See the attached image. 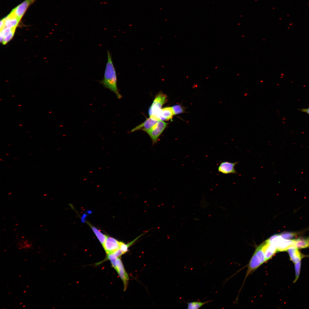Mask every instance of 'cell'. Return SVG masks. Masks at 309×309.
I'll return each mask as SVG.
<instances>
[{
	"label": "cell",
	"instance_id": "d6986e66",
	"mask_svg": "<svg viewBox=\"0 0 309 309\" xmlns=\"http://www.w3.org/2000/svg\"><path fill=\"white\" fill-rule=\"evenodd\" d=\"M15 28L11 29L8 28H5L0 30V37L1 42H2L4 37L9 33L13 29Z\"/></svg>",
	"mask_w": 309,
	"mask_h": 309
},
{
	"label": "cell",
	"instance_id": "7c38bea8",
	"mask_svg": "<svg viewBox=\"0 0 309 309\" xmlns=\"http://www.w3.org/2000/svg\"><path fill=\"white\" fill-rule=\"evenodd\" d=\"M158 120L150 116L143 123L136 126L131 130V132H134L139 130H142L145 132L150 129Z\"/></svg>",
	"mask_w": 309,
	"mask_h": 309
},
{
	"label": "cell",
	"instance_id": "7402d4cb",
	"mask_svg": "<svg viewBox=\"0 0 309 309\" xmlns=\"http://www.w3.org/2000/svg\"><path fill=\"white\" fill-rule=\"evenodd\" d=\"M301 264V261L295 264L294 267L295 271L296 278L294 282H296L299 277L300 272Z\"/></svg>",
	"mask_w": 309,
	"mask_h": 309
},
{
	"label": "cell",
	"instance_id": "f1b7e54d",
	"mask_svg": "<svg viewBox=\"0 0 309 309\" xmlns=\"http://www.w3.org/2000/svg\"><path fill=\"white\" fill-rule=\"evenodd\" d=\"M11 292H9V293L8 294H11Z\"/></svg>",
	"mask_w": 309,
	"mask_h": 309
},
{
	"label": "cell",
	"instance_id": "f546056e",
	"mask_svg": "<svg viewBox=\"0 0 309 309\" xmlns=\"http://www.w3.org/2000/svg\"><path fill=\"white\" fill-rule=\"evenodd\" d=\"M29 287V286H27V288H28V287Z\"/></svg>",
	"mask_w": 309,
	"mask_h": 309
},
{
	"label": "cell",
	"instance_id": "cb8c5ba5",
	"mask_svg": "<svg viewBox=\"0 0 309 309\" xmlns=\"http://www.w3.org/2000/svg\"><path fill=\"white\" fill-rule=\"evenodd\" d=\"M302 112H305L309 115V107L307 108H304L300 110Z\"/></svg>",
	"mask_w": 309,
	"mask_h": 309
},
{
	"label": "cell",
	"instance_id": "4316f807",
	"mask_svg": "<svg viewBox=\"0 0 309 309\" xmlns=\"http://www.w3.org/2000/svg\"><path fill=\"white\" fill-rule=\"evenodd\" d=\"M26 292V291H23V293H25V292Z\"/></svg>",
	"mask_w": 309,
	"mask_h": 309
},
{
	"label": "cell",
	"instance_id": "d4e9b609",
	"mask_svg": "<svg viewBox=\"0 0 309 309\" xmlns=\"http://www.w3.org/2000/svg\"><path fill=\"white\" fill-rule=\"evenodd\" d=\"M25 306H26V305H23V307H25Z\"/></svg>",
	"mask_w": 309,
	"mask_h": 309
},
{
	"label": "cell",
	"instance_id": "5bb4252c",
	"mask_svg": "<svg viewBox=\"0 0 309 309\" xmlns=\"http://www.w3.org/2000/svg\"><path fill=\"white\" fill-rule=\"evenodd\" d=\"M3 19L4 23V28L11 29L16 28L20 20L11 12L7 16Z\"/></svg>",
	"mask_w": 309,
	"mask_h": 309
},
{
	"label": "cell",
	"instance_id": "603a6c76",
	"mask_svg": "<svg viewBox=\"0 0 309 309\" xmlns=\"http://www.w3.org/2000/svg\"><path fill=\"white\" fill-rule=\"evenodd\" d=\"M15 29L16 28L13 29L9 33L4 37L2 42L3 44H6L12 38L14 35Z\"/></svg>",
	"mask_w": 309,
	"mask_h": 309
},
{
	"label": "cell",
	"instance_id": "836d02e7",
	"mask_svg": "<svg viewBox=\"0 0 309 309\" xmlns=\"http://www.w3.org/2000/svg\"><path fill=\"white\" fill-rule=\"evenodd\" d=\"M42 268V267H41V268H40V269H41Z\"/></svg>",
	"mask_w": 309,
	"mask_h": 309
},
{
	"label": "cell",
	"instance_id": "277c9868",
	"mask_svg": "<svg viewBox=\"0 0 309 309\" xmlns=\"http://www.w3.org/2000/svg\"><path fill=\"white\" fill-rule=\"evenodd\" d=\"M167 123L159 120L150 129L146 132L152 141L153 144L156 143L158 138L166 127Z\"/></svg>",
	"mask_w": 309,
	"mask_h": 309
},
{
	"label": "cell",
	"instance_id": "d6a6232c",
	"mask_svg": "<svg viewBox=\"0 0 309 309\" xmlns=\"http://www.w3.org/2000/svg\"><path fill=\"white\" fill-rule=\"evenodd\" d=\"M43 270H45V269L44 268V269H43Z\"/></svg>",
	"mask_w": 309,
	"mask_h": 309
},
{
	"label": "cell",
	"instance_id": "3957f363",
	"mask_svg": "<svg viewBox=\"0 0 309 309\" xmlns=\"http://www.w3.org/2000/svg\"><path fill=\"white\" fill-rule=\"evenodd\" d=\"M267 240L275 246L277 252L286 251L290 246L294 245L293 239H285L282 238L280 234L273 235Z\"/></svg>",
	"mask_w": 309,
	"mask_h": 309
},
{
	"label": "cell",
	"instance_id": "4dcf8cb0",
	"mask_svg": "<svg viewBox=\"0 0 309 309\" xmlns=\"http://www.w3.org/2000/svg\"><path fill=\"white\" fill-rule=\"evenodd\" d=\"M27 260V259H25L24 260H25V261H26V260Z\"/></svg>",
	"mask_w": 309,
	"mask_h": 309
},
{
	"label": "cell",
	"instance_id": "6da1fadb",
	"mask_svg": "<svg viewBox=\"0 0 309 309\" xmlns=\"http://www.w3.org/2000/svg\"><path fill=\"white\" fill-rule=\"evenodd\" d=\"M107 61L106 64L104 78L99 81L106 88L113 92L117 98L120 99L122 96L119 92L117 86V78L112 55L108 50L107 51Z\"/></svg>",
	"mask_w": 309,
	"mask_h": 309
},
{
	"label": "cell",
	"instance_id": "9c48e42d",
	"mask_svg": "<svg viewBox=\"0 0 309 309\" xmlns=\"http://www.w3.org/2000/svg\"><path fill=\"white\" fill-rule=\"evenodd\" d=\"M116 265L115 269L123 282L125 290L126 288L128 280V275L124 269L121 260L118 258L116 260Z\"/></svg>",
	"mask_w": 309,
	"mask_h": 309
},
{
	"label": "cell",
	"instance_id": "8fae6325",
	"mask_svg": "<svg viewBox=\"0 0 309 309\" xmlns=\"http://www.w3.org/2000/svg\"><path fill=\"white\" fill-rule=\"evenodd\" d=\"M286 251L288 253L290 260L294 264L300 261L302 259L307 256L302 254L294 245L290 246Z\"/></svg>",
	"mask_w": 309,
	"mask_h": 309
},
{
	"label": "cell",
	"instance_id": "4fadbf2b",
	"mask_svg": "<svg viewBox=\"0 0 309 309\" xmlns=\"http://www.w3.org/2000/svg\"><path fill=\"white\" fill-rule=\"evenodd\" d=\"M264 243V250L266 262L272 258L275 254L277 252L275 246L270 243L267 240Z\"/></svg>",
	"mask_w": 309,
	"mask_h": 309
},
{
	"label": "cell",
	"instance_id": "2e32d148",
	"mask_svg": "<svg viewBox=\"0 0 309 309\" xmlns=\"http://www.w3.org/2000/svg\"><path fill=\"white\" fill-rule=\"evenodd\" d=\"M213 300H209L204 302L200 301H193L186 302L187 304V309H198L205 304L213 301Z\"/></svg>",
	"mask_w": 309,
	"mask_h": 309
},
{
	"label": "cell",
	"instance_id": "9a60e30c",
	"mask_svg": "<svg viewBox=\"0 0 309 309\" xmlns=\"http://www.w3.org/2000/svg\"><path fill=\"white\" fill-rule=\"evenodd\" d=\"M293 240L294 245L298 249L309 247V235L307 237L300 236Z\"/></svg>",
	"mask_w": 309,
	"mask_h": 309
},
{
	"label": "cell",
	"instance_id": "83f0119b",
	"mask_svg": "<svg viewBox=\"0 0 309 309\" xmlns=\"http://www.w3.org/2000/svg\"><path fill=\"white\" fill-rule=\"evenodd\" d=\"M23 303V302L20 303V304H21Z\"/></svg>",
	"mask_w": 309,
	"mask_h": 309
},
{
	"label": "cell",
	"instance_id": "44dd1931",
	"mask_svg": "<svg viewBox=\"0 0 309 309\" xmlns=\"http://www.w3.org/2000/svg\"><path fill=\"white\" fill-rule=\"evenodd\" d=\"M174 115L178 114L183 113L184 110L181 105H177L172 107Z\"/></svg>",
	"mask_w": 309,
	"mask_h": 309
},
{
	"label": "cell",
	"instance_id": "8d00e7d4",
	"mask_svg": "<svg viewBox=\"0 0 309 309\" xmlns=\"http://www.w3.org/2000/svg\"><path fill=\"white\" fill-rule=\"evenodd\" d=\"M16 308H15L14 309H16Z\"/></svg>",
	"mask_w": 309,
	"mask_h": 309
},
{
	"label": "cell",
	"instance_id": "8992f818",
	"mask_svg": "<svg viewBox=\"0 0 309 309\" xmlns=\"http://www.w3.org/2000/svg\"><path fill=\"white\" fill-rule=\"evenodd\" d=\"M238 163V162L234 163L228 161L222 162L218 167V171L225 174H237L235 167Z\"/></svg>",
	"mask_w": 309,
	"mask_h": 309
},
{
	"label": "cell",
	"instance_id": "7a4b0ae2",
	"mask_svg": "<svg viewBox=\"0 0 309 309\" xmlns=\"http://www.w3.org/2000/svg\"><path fill=\"white\" fill-rule=\"evenodd\" d=\"M264 246L263 242L256 248L248 264L246 278L266 262Z\"/></svg>",
	"mask_w": 309,
	"mask_h": 309
},
{
	"label": "cell",
	"instance_id": "484cf974",
	"mask_svg": "<svg viewBox=\"0 0 309 309\" xmlns=\"http://www.w3.org/2000/svg\"><path fill=\"white\" fill-rule=\"evenodd\" d=\"M18 297V296L15 297V298H17Z\"/></svg>",
	"mask_w": 309,
	"mask_h": 309
},
{
	"label": "cell",
	"instance_id": "30bf717a",
	"mask_svg": "<svg viewBox=\"0 0 309 309\" xmlns=\"http://www.w3.org/2000/svg\"><path fill=\"white\" fill-rule=\"evenodd\" d=\"M174 115L172 107L161 108L155 116H151L158 120H168L171 119Z\"/></svg>",
	"mask_w": 309,
	"mask_h": 309
},
{
	"label": "cell",
	"instance_id": "e575fe53",
	"mask_svg": "<svg viewBox=\"0 0 309 309\" xmlns=\"http://www.w3.org/2000/svg\"><path fill=\"white\" fill-rule=\"evenodd\" d=\"M9 286H7V287H8Z\"/></svg>",
	"mask_w": 309,
	"mask_h": 309
},
{
	"label": "cell",
	"instance_id": "ac0fdd59",
	"mask_svg": "<svg viewBox=\"0 0 309 309\" xmlns=\"http://www.w3.org/2000/svg\"><path fill=\"white\" fill-rule=\"evenodd\" d=\"M300 233V232H284L280 234L285 239L291 240L298 236Z\"/></svg>",
	"mask_w": 309,
	"mask_h": 309
},
{
	"label": "cell",
	"instance_id": "1f68e13d",
	"mask_svg": "<svg viewBox=\"0 0 309 309\" xmlns=\"http://www.w3.org/2000/svg\"><path fill=\"white\" fill-rule=\"evenodd\" d=\"M21 276V275H20V276H19V277H20Z\"/></svg>",
	"mask_w": 309,
	"mask_h": 309
},
{
	"label": "cell",
	"instance_id": "d590c367",
	"mask_svg": "<svg viewBox=\"0 0 309 309\" xmlns=\"http://www.w3.org/2000/svg\"><path fill=\"white\" fill-rule=\"evenodd\" d=\"M54 261H55L54 260V261H53V262H54Z\"/></svg>",
	"mask_w": 309,
	"mask_h": 309
},
{
	"label": "cell",
	"instance_id": "ba28073f",
	"mask_svg": "<svg viewBox=\"0 0 309 309\" xmlns=\"http://www.w3.org/2000/svg\"><path fill=\"white\" fill-rule=\"evenodd\" d=\"M120 242L110 237H107L103 245L107 254L111 253L120 248Z\"/></svg>",
	"mask_w": 309,
	"mask_h": 309
},
{
	"label": "cell",
	"instance_id": "52a82bcc",
	"mask_svg": "<svg viewBox=\"0 0 309 309\" xmlns=\"http://www.w3.org/2000/svg\"><path fill=\"white\" fill-rule=\"evenodd\" d=\"M35 0H25L13 9L11 12L20 20L27 8Z\"/></svg>",
	"mask_w": 309,
	"mask_h": 309
},
{
	"label": "cell",
	"instance_id": "ffe728a7",
	"mask_svg": "<svg viewBox=\"0 0 309 309\" xmlns=\"http://www.w3.org/2000/svg\"><path fill=\"white\" fill-rule=\"evenodd\" d=\"M134 242V241L133 240L128 244H126L123 242H120V248L124 254L128 251L129 247Z\"/></svg>",
	"mask_w": 309,
	"mask_h": 309
},
{
	"label": "cell",
	"instance_id": "5b68a950",
	"mask_svg": "<svg viewBox=\"0 0 309 309\" xmlns=\"http://www.w3.org/2000/svg\"><path fill=\"white\" fill-rule=\"evenodd\" d=\"M167 100V96L161 92H160L155 96L153 102L149 109L150 116L156 115L161 109L163 105Z\"/></svg>",
	"mask_w": 309,
	"mask_h": 309
},
{
	"label": "cell",
	"instance_id": "e0dca14e",
	"mask_svg": "<svg viewBox=\"0 0 309 309\" xmlns=\"http://www.w3.org/2000/svg\"><path fill=\"white\" fill-rule=\"evenodd\" d=\"M91 227L98 239L103 246L106 239L107 236L102 233L99 230L94 227L92 226H91Z\"/></svg>",
	"mask_w": 309,
	"mask_h": 309
}]
</instances>
